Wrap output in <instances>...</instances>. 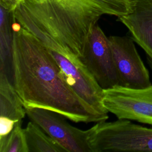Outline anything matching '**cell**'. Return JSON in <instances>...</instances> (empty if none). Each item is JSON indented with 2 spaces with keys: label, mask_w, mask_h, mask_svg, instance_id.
<instances>
[{
  "label": "cell",
  "mask_w": 152,
  "mask_h": 152,
  "mask_svg": "<svg viewBox=\"0 0 152 152\" xmlns=\"http://www.w3.org/2000/svg\"><path fill=\"white\" fill-rule=\"evenodd\" d=\"M23 0H0V5L15 11L17 7Z\"/></svg>",
  "instance_id": "cell-13"
},
{
  "label": "cell",
  "mask_w": 152,
  "mask_h": 152,
  "mask_svg": "<svg viewBox=\"0 0 152 152\" xmlns=\"http://www.w3.org/2000/svg\"><path fill=\"white\" fill-rule=\"evenodd\" d=\"M0 152H28L21 122H18L7 136L0 139Z\"/></svg>",
  "instance_id": "cell-12"
},
{
  "label": "cell",
  "mask_w": 152,
  "mask_h": 152,
  "mask_svg": "<svg viewBox=\"0 0 152 152\" xmlns=\"http://www.w3.org/2000/svg\"><path fill=\"white\" fill-rule=\"evenodd\" d=\"M12 83L24 107L53 110L75 122L107 119L72 90L48 49L17 21L14 26Z\"/></svg>",
  "instance_id": "cell-1"
},
{
  "label": "cell",
  "mask_w": 152,
  "mask_h": 152,
  "mask_svg": "<svg viewBox=\"0 0 152 152\" xmlns=\"http://www.w3.org/2000/svg\"><path fill=\"white\" fill-rule=\"evenodd\" d=\"M88 143L91 152H152V128L128 119L102 121L91 128Z\"/></svg>",
  "instance_id": "cell-3"
},
{
  "label": "cell",
  "mask_w": 152,
  "mask_h": 152,
  "mask_svg": "<svg viewBox=\"0 0 152 152\" xmlns=\"http://www.w3.org/2000/svg\"><path fill=\"white\" fill-rule=\"evenodd\" d=\"M103 104L118 119L152 125V84L139 89L119 86L104 89Z\"/></svg>",
  "instance_id": "cell-4"
},
{
  "label": "cell",
  "mask_w": 152,
  "mask_h": 152,
  "mask_svg": "<svg viewBox=\"0 0 152 152\" xmlns=\"http://www.w3.org/2000/svg\"><path fill=\"white\" fill-rule=\"evenodd\" d=\"M48 49L59 65L72 90L97 113L108 118V112L103 104V89L86 66L77 65L62 54Z\"/></svg>",
  "instance_id": "cell-8"
},
{
  "label": "cell",
  "mask_w": 152,
  "mask_h": 152,
  "mask_svg": "<svg viewBox=\"0 0 152 152\" xmlns=\"http://www.w3.org/2000/svg\"><path fill=\"white\" fill-rule=\"evenodd\" d=\"M26 115L69 152H91L88 143L91 128L81 130L69 124L62 115L39 107H25Z\"/></svg>",
  "instance_id": "cell-6"
},
{
  "label": "cell",
  "mask_w": 152,
  "mask_h": 152,
  "mask_svg": "<svg viewBox=\"0 0 152 152\" xmlns=\"http://www.w3.org/2000/svg\"><path fill=\"white\" fill-rule=\"evenodd\" d=\"M81 60L103 90L119 86L109 38L97 23L88 37Z\"/></svg>",
  "instance_id": "cell-5"
},
{
  "label": "cell",
  "mask_w": 152,
  "mask_h": 152,
  "mask_svg": "<svg viewBox=\"0 0 152 152\" xmlns=\"http://www.w3.org/2000/svg\"><path fill=\"white\" fill-rule=\"evenodd\" d=\"M131 11L118 17L144 51L152 69V0H130Z\"/></svg>",
  "instance_id": "cell-9"
},
{
  "label": "cell",
  "mask_w": 152,
  "mask_h": 152,
  "mask_svg": "<svg viewBox=\"0 0 152 152\" xmlns=\"http://www.w3.org/2000/svg\"><path fill=\"white\" fill-rule=\"evenodd\" d=\"M109 38L119 77V86L139 89L150 86L152 83L148 70L131 36H111Z\"/></svg>",
  "instance_id": "cell-7"
},
{
  "label": "cell",
  "mask_w": 152,
  "mask_h": 152,
  "mask_svg": "<svg viewBox=\"0 0 152 152\" xmlns=\"http://www.w3.org/2000/svg\"><path fill=\"white\" fill-rule=\"evenodd\" d=\"M26 114L25 107L10 80L8 75L0 71V139L7 136Z\"/></svg>",
  "instance_id": "cell-10"
},
{
  "label": "cell",
  "mask_w": 152,
  "mask_h": 152,
  "mask_svg": "<svg viewBox=\"0 0 152 152\" xmlns=\"http://www.w3.org/2000/svg\"><path fill=\"white\" fill-rule=\"evenodd\" d=\"M24 133L28 152L67 151L61 144L31 121L24 129Z\"/></svg>",
  "instance_id": "cell-11"
},
{
  "label": "cell",
  "mask_w": 152,
  "mask_h": 152,
  "mask_svg": "<svg viewBox=\"0 0 152 152\" xmlns=\"http://www.w3.org/2000/svg\"><path fill=\"white\" fill-rule=\"evenodd\" d=\"M130 11V0H23L14 13L17 22L46 48L83 65L86 42L100 18Z\"/></svg>",
  "instance_id": "cell-2"
}]
</instances>
